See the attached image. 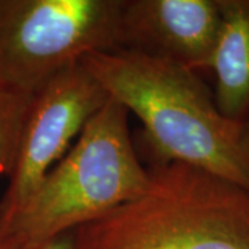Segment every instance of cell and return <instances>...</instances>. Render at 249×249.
I'll return each instance as SVG.
<instances>
[{
    "label": "cell",
    "instance_id": "obj_2",
    "mask_svg": "<svg viewBox=\"0 0 249 249\" xmlns=\"http://www.w3.org/2000/svg\"><path fill=\"white\" fill-rule=\"evenodd\" d=\"M150 180L134 151L127 111L108 98L32 194L0 222V249H40L142 194Z\"/></svg>",
    "mask_w": 249,
    "mask_h": 249
},
{
    "label": "cell",
    "instance_id": "obj_5",
    "mask_svg": "<svg viewBox=\"0 0 249 249\" xmlns=\"http://www.w3.org/2000/svg\"><path fill=\"white\" fill-rule=\"evenodd\" d=\"M108 98L82 62L36 90L24 119L9 186L0 199V222L32 194Z\"/></svg>",
    "mask_w": 249,
    "mask_h": 249
},
{
    "label": "cell",
    "instance_id": "obj_8",
    "mask_svg": "<svg viewBox=\"0 0 249 249\" xmlns=\"http://www.w3.org/2000/svg\"><path fill=\"white\" fill-rule=\"evenodd\" d=\"M32 96L0 85V173L7 176L16 160L19 136Z\"/></svg>",
    "mask_w": 249,
    "mask_h": 249
},
{
    "label": "cell",
    "instance_id": "obj_6",
    "mask_svg": "<svg viewBox=\"0 0 249 249\" xmlns=\"http://www.w3.org/2000/svg\"><path fill=\"white\" fill-rule=\"evenodd\" d=\"M220 28L217 0H124L121 47L205 70Z\"/></svg>",
    "mask_w": 249,
    "mask_h": 249
},
{
    "label": "cell",
    "instance_id": "obj_4",
    "mask_svg": "<svg viewBox=\"0 0 249 249\" xmlns=\"http://www.w3.org/2000/svg\"><path fill=\"white\" fill-rule=\"evenodd\" d=\"M124 0H0V85L34 94L86 55L121 47Z\"/></svg>",
    "mask_w": 249,
    "mask_h": 249
},
{
    "label": "cell",
    "instance_id": "obj_1",
    "mask_svg": "<svg viewBox=\"0 0 249 249\" xmlns=\"http://www.w3.org/2000/svg\"><path fill=\"white\" fill-rule=\"evenodd\" d=\"M80 62L108 97L140 119L162 163H186L249 190V126L223 115L198 72L126 47Z\"/></svg>",
    "mask_w": 249,
    "mask_h": 249
},
{
    "label": "cell",
    "instance_id": "obj_9",
    "mask_svg": "<svg viewBox=\"0 0 249 249\" xmlns=\"http://www.w3.org/2000/svg\"><path fill=\"white\" fill-rule=\"evenodd\" d=\"M40 249H75L73 248L72 232H70V234H64L61 237L50 241L49 244H46L45 247H42Z\"/></svg>",
    "mask_w": 249,
    "mask_h": 249
},
{
    "label": "cell",
    "instance_id": "obj_3",
    "mask_svg": "<svg viewBox=\"0 0 249 249\" xmlns=\"http://www.w3.org/2000/svg\"><path fill=\"white\" fill-rule=\"evenodd\" d=\"M72 232L75 249H249V190L186 163Z\"/></svg>",
    "mask_w": 249,
    "mask_h": 249
},
{
    "label": "cell",
    "instance_id": "obj_7",
    "mask_svg": "<svg viewBox=\"0 0 249 249\" xmlns=\"http://www.w3.org/2000/svg\"><path fill=\"white\" fill-rule=\"evenodd\" d=\"M220 28L209 60L216 106L223 115L245 122L249 111V0H217Z\"/></svg>",
    "mask_w": 249,
    "mask_h": 249
}]
</instances>
